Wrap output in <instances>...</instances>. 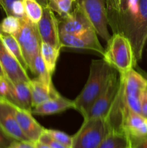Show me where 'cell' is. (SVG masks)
Listing matches in <instances>:
<instances>
[{
  "label": "cell",
  "mask_w": 147,
  "mask_h": 148,
  "mask_svg": "<svg viewBox=\"0 0 147 148\" xmlns=\"http://www.w3.org/2000/svg\"><path fill=\"white\" fill-rule=\"evenodd\" d=\"M125 103L135 112L141 114V96L147 89V80L142 74L133 69L120 75Z\"/></svg>",
  "instance_id": "cell-7"
},
{
  "label": "cell",
  "mask_w": 147,
  "mask_h": 148,
  "mask_svg": "<svg viewBox=\"0 0 147 148\" xmlns=\"http://www.w3.org/2000/svg\"><path fill=\"white\" fill-rule=\"evenodd\" d=\"M61 49L53 47L51 45L45 42L41 43L40 47V54L44 62L46 69L50 75H52L56 69V62L59 58Z\"/></svg>",
  "instance_id": "cell-20"
},
{
  "label": "cell",
  "mask_w": 147,
  "mask_h": 148,
  "mask_svg": "<svg viewBox=\"0 0 147 148\" xmlns=\"http://www.w3.org/2000/svg\"><path fill=\"white\" fill-rule=\"evenodd\" d=\"M14 140L0 129V148H9Z\"/></svg>",
  "instance_id": "cell-30"
},
{
  "label": "cell",
  "mask_w": 147,
  "mask_h": 148,
  "mask_svg": "<svg viewBox=\"0 0 147 148\" xmlns=\"http://www.w3.org/2000/svg\"><path fill=\"white\" fill-rule=\"evenodd\" d=\"M122 129L129 138H138L147 135V119L135 112L125 103L122 118Z\"/></svg>",
  "instance_id": "cell-14"
},
{
  "label": "cell",
  "mask_w": 147,
  "mask_h": 148,
  "mask_svg": "<svg viewBox=\"0 0 147 148\" xmlns=\"http://www.w3.org/2000/svg\"><path fill=\"white\" fill-rule=\"evenodd\" d=\"M4 97L2 96V95H1V89H0V98H3Z\"/></svg>",
  "instance_id": "cell-38"
},
{
  "label": "cell",
  "mask_w": 147,
  "mask_h": 148,
  "mask_svg": "<svg viewBox=\"0 0 147 148\" xmlns=\"http://www.w3.org/2000/svg\"><path fill=\"white\" fill-rule=\"evenodd\" d=\"M45 131L54 140L58 141L59 143H61L63 145L66 146L69 148H71L72 145V137L68 135L67 134L63 132L55 130H47L45 129Z\"/></svg>",
  "instance_id": "cell-26"
},
{
  "label": "cell",
  "mask_w": 147,
  "mask_h": 148,
  "mask_svg": "<svg viewBox=\"0 0 147 148\" xmlns=\"http://www.w3.org/2000/svg\"><path fill=\"white\" fill-rule=\"evenodd\" d=\"M113 69L104 59L92 61L87 81L82 92L74 101V109L83 117L105 89Z\"/></svg>",
  "instance_id": "cell-2"
},
{
  "label": "cell",
  "mask_w": 147,
  "mask_h": 148,
  "mask_svg": "<svg viewBox=\"0 0 147 148\" xmlns=\"http://www.w3.org/2000/svg\"><path fill=\"white\" fill-rule=\"evenodd\" d=\"M42 42L51 45L57 49H61L59 38V21L53 11L48 7H43V14L37 24Z\"/></svg>",
  "instance_id": "cell-11"
},
{
  "label": "cell",
  "mask_w": 147,
  "mask_h": 148,
  "mask_svg": "<svg viewBox=\"0 0 147 148\" xmlns=\"http://www.w3.org/2000/svg\"><path fill=\"white\" fill-rule=\"evenodd\" d=\"M107 43L103 59L120 75L126 73L136 66L131 42L123 33H113Z\"/></svg>",
  "instance_id": "cell-3"
},
{
  "label": "cell",
  "mask_w": 147,
  "mask_h": 148,
  "mask_svg": "<svg viewBox=\"0 0 147 148\" xmlns=\"http://www.w3.org/2000/svg\"><path fill=\"white\" fill-rule=\"evenodd\" d=\"M29 85L31 92L33 108L59 95L53 85H46L37 77L30 79Z\"/></svg>",
  "instance_id": "cell-18"
},
{
  "label": "cell",
  "mask_w": 147,
  "mask_h": 148,
  "mask_svg": "<svg viewBox=\"0 0 147 148\" xmlns=\"http://www.w3.org/2000/svg\"><path fill=\"white\" fill-rule=\"evenodd\" d=\"M98 148H130L129 137L122 130L110 129Z\"/></svg>",
  "instance_id": "cell-19"
},
{
  "label": "cell",
  "mask_w": 147,
  "mask_h": 148,
  "mask_svg": "<svg viewBox=\"0 0 147 148\" xmlns=\"http://www.w3.org/2000/svg\"><path fill=\"white\" fill-rule=\"evenodd\" d=\"M61 22H59V33L77 34L84 30L92 27L87 17L85 16L76 3L74 8L70 14L66 17H61Z\"/></svg>",
  "instance_id": "cell-15"
},
{
  "label": "cell",
  "mask_w": 147,
  "mask_h": 148,
  "mask_svg": "<svg viewBox=\"0 0 147 148\" xmlns=\"http://www.w3.org/2000/svg\"><path fill=\"white\" fill-rule=\"evenodd\" d=\"M1 39H2L3 43H4V46L7 48V50L10 51V53L12 56H14L17 59V61L20 62L23 69H25L26 71L29 70L28 66L26 63L24 56H23L21 48H20V45H19L18 42L16 40L15 38L11 35L2 34Z\"/></svg>",
  "instance_id": "cell-21"
},
{
  "label": "cell",
  "mask_w": 147,
  "mask_h": 148,
  "mask_svg": "<svg viewBox=\"0 0 147 148\" xmlns=\"http://www.w3.org/2000/svg\"><path fill=\"white\" fill-rule=\"evenodd\" d=\"M24 12L27 18L37 24L43 14V7L37 0H22Z\"/></svg>",
  "instance_id": "cell-23"
},
{
  "label": "cell",
  "mask_w": 147,
  "mask_h": 148,
  "mask_svg": "<svg viewBox=\"0 0 147 148\" xmlns=\"http://www.w3.org/2000/svg\"><path fill=\"white\" fill-rule=\"evenodd\" d=\"M59 38L61 47L93 51L102 56L105 54V49L101 46L97 34L92 27L77 34L59 33Z\"/></svg>",
  "instance_id": "cell-9"
},
{
  "label": "cell",
  "mask_w": 147,
  "mask_h": 148,
  "mask_svg": "<svg viewBox=\"0 0 147 148\" xmlns=\"http://www.w3.org/2000/svg\"><path fill=\"white\" fill-rule=\"evenodd\" d=\"M35 145H36V148H51L49 147L48 145L46 144H43V143H40V142H37L35 143Z\"/></svg>",
  "instance_id": "cell-34"
},
{
  "label": "cell",
  "mask_w": 147,
  "mask_h": 148,
  "mask_svg": "<svg viewBox=\"0 0 147 148\" xmlns=\"http://www.w3.org/2000/svg\"><path fill=\"white\" fill-rule=\"evenodd\" d=\"M70 108L74 109V101L65 98L59 94L58 96L33 107L31 112L36 115H52L63 112Z\"/></svg>",
  "instance_id": "cell-17"
},
{
  "label": "cell",
  "mask_w": 147,
  "mask_h": 148,
  "mask_svg": "<svg viewBox=\"0 0 147 148\" xmlns=\"http://www.w3.org/2000/svg\"><path fill=\"white\" fill-rule=\"evenodd\" d=\"M14 106L16 119L23 134L30 141L38 142L45 128L33 118L31 111Z\"/></svg>",
  "instance_id": "cell-16"
},
{
  "label": "cell",
  "mask_w": 147,
  "mask_h": 148,
  "mask_svg": "<svg viewBox=\"0 0 147 148\" xmlns=\"http://www.w3.org/2000/svg\"><path fill=\"white\" fill-rule=\"evenodd\" d=\"M109 130L106 118L84 119L82 127L72 137L71 148H98Z\"/></svg>",
  "instance_id": "cell-4"
},
{
  "label": "cell",
  "mask_w": 147,
  "mask_h": 148,
  "mask_svg": "<svg viewBox=\"0 0 147 148\" xmlns=\"http://www.w3.org/2000/svg\"><path fill=\"white\" fill-rule=\"evenodd\" d=\"M1 88V92L4 98L22 109L32 111V96L29 82H12L7 77Z\"/></svg>",
  "instance_id": "cell-10"
},
{
  "label": "cell",
  "mask_w": 147,
  "mask_h": 148,
  "mask_svg": "<svg viewBox=\"0 0 147 148\" xmlns=\"http://www.w3.org/2000/svg\"></svg>",
  "instance_id": "cell-41"
},
{
  "label": "cell",
  "mask_w": 147,
  "mask_h": 148,
  "mask_svg": "<svg viewBox=\"0 0 147 148\" xmlns=\"http://www.w3.org/2000/svg\"><path fill=\"white\" fill-rule=\"evenodd\" d=\"M0 127L12 139L17 141L29 140L23 134L15 116L14 106L6 98H0Z\"/></svg>",
  "instance_id": "cell-12"
},
{
  "label": "cell",
  "mask_w": 147,
  "mask_h": 148,
  "mask_svg": "<svg viewBox=\"0 0 147 148\" xmlns=\"http://www.w3.org/2000/svg\"><path fill=\"white\" fill-rule=\"evenodd\" d=\"M17 0H0V5L4 10L7 16H11L12 9L13 5Z\"/></svg>",
  "instance_id": "cell-31"
},
{
  "label": "cell",
  "mask_w": 147,
  "mask_h": 148,
  "mask_svg": "<svg viewBox=\"0 0 147 148\" xmlns=\"http://www.w3.org/2000/svg\"><path fill=\"white\" fill-rule=\"evenodd\" d=\"M76 0H48V6L61 17H64L72 12Z\"/></svg>",
  "instance_id": "cell-24"
},
{
  "label": "cell",
  "mask_w": 147,
  "mask_h": 148,
  "mask_svg": "<svg viewBox=\"0 0 147 148\" xmlns=\"http://www.w3.org/2000/svg\"><path fill=\"white\" fill-rule=\"evenodd\" d=\"M128 0H120V14H119V15H118V17H119L120 15H121V14H123V13H125V11L127 10V7H128ZM117 19H118V18H117ZM115 22H116V21H115ZM115 24H114V25H115ZM114 25L112 26V27H114Z\"/></svg>",
  "instance_id": "cell-33"
},
{
  "label": "cell",
  "mask_w": 147,
  "mask_h": 148,
  "mask_svg": "<svg viewBox=\"0 0 147 148\" xmlns=\"http://www.w3.org/2000/svg\"><path fill=\"white\" fill-rule=\"evenodd\" d=\"M118 71L114 69L106 87L89 108L84 119L96 117L106 118L119 89L120 77L119 79L118 78Z\"/></svg>",
  "instance_id": "cell-8"
},
{
  "label": "cell",
  "mask_w": 147,
  "mask_h": 148,
  "mask_svg": "<svg viewBox=\"0 0 147 148\" xmlns=\"http://www.w3.org/2000/svg\"><path fill=\"white\" fill-rule=\"evenodd\" d=\"M0 63L6 77L13 83L17 82H29L31 79L27 71L23 69L17 59L7 50L1 38H0Z\"/></svg>",
  "instance_id": "cell-13"
},
{
  "label": "cell",
  "mask_w": 147,
  "mask_h": 148,
  "mask_svg": "<svg viewBox=\"0 0 147 148\" xmlns=\"http://www.w3.org/2000/svg\"><path fill=\"white\" fill-rule=\"evenodd\" d=\"M31 72L35 75L37 78L45 82L46 85H50V86L53 85L51 80L52 75H50L48 71L46 69V66L42 59L40 53H39L35 59Z\"/></svg>",
  "instance_id": "cell-22"
},
{
  "label": "cell",
  "mask_w": 147,
  "mask_h": 148,
  "mask_svg": "<svg viewBox=\"0 0 147 148\" xmlns=\"http://www.w3.org/2000/svg\"><path fill=\"white\" fill-rule=\"evenodd\" d=\"M20 20V30L13 36L18 42L29 70L31 72L35 59L40 53L42 40L37 24L33 23L27 17Z\"/></svg>",
  "instance_id": "cell-5"
},
{
  "label": "cell",
  "mask_w": 147,
  "mask_h": 148,
  "mask_svg": "<svg viewBox=\"0 0 147 148\" xmlns=\"http://www.w3.org/2000/svg\"><path fill=\"white\" fill-rule=\"evenodd\" d=\"M39 3L42 5V7H45V6L48 5V0H37Z\"/></svg>",
  "instance_id": "cell-36"
},
{
  "label": "cell",
  "mask_w": 147,
  "mask_h": 148,
  "mask_svg": "<svg viewBox=\"0 0 147 148\" xmlns=\"http://www.w3.org/2000/svg\"><path fill=\"white\" fill-rule=\"evenodd\" d=\"M5 77H6L5 74H4V70H3L2 69V66H1V63H0V79H4V78Z\"/></svg>",
  "instance_id": "cell-35"
},
{
  "label": "cell",
  "mask_w": 147,
  "mask_h": 148,
  "mask_svg": "<svg viewBox=\"0 0 147 148\" xmlns=\"http://www.w3.org/2000/svg\"><path fill=\"white\" fill-rule=\"evenodd\" d=\"M35 143L30 140H25V141L14 140L9 148H36Z\"/></svg>",
  "instance_id": "cell-29"
},
{
  "label": "cell",
  "mask_w": 147,
  "mask_h": 148,
  "mask_svg": "<svg viewBox=\"0 0 147 148\" xmlns=\"http://www.w3.org/2000/svg\"><path fill=\"white\" fill-rule=\"evenodd\" d=\"M38 142L43 143V144L47 145H48L49 147L51 148H69L68 147H66V146L63 145L61 143L56 141L53 138H52L45 130L43 134H42V135L40 136Z\"/></svg>",
  "instance_id": "cell-27"
},
{
  "label": "cell",
  "mask_w": 147,
  "mask_h": 148,
  "mask_svg": "<svg viewBox=\"0 0 147 148\" xmlns=\"http://www.w3.org/2000/svg\"><path fill=\"white\" fill-rule=\"evenodd\" d=\"M1 36H2V33H1V29H0V38H1Z\"/></svg>",
  "instance_id": "cell-39"
},
{
  "label": "cell",
  "mask_w": 147,
  "mask_h": 148,
  "mask_svg": "<svg viewBox=\"0 0 147 148\" xmlns=\"http://www.w3.org/2000/svg\"><path fill=\"white\" fill-rule=\"evenodd\" d=\"M20 28V20L14 16H7L0 24V29L4 35L14 36Z\"/></svg>",
  "instance_id": "cell-25"
},
{
  "label": "cell",
  "mask_w": 147,
  "mask_h": 148,
  "mask_svg": "<svg viewBox=\"0 0 147 148\" xmlns=\"http://www.w3.org/2000/svg\"><path fill=\"white\" fill-rule=\"evenodd\" d=\"M112 30L113 33L120 32L128 38L138 62L147 40V0H139V9L135 14L125 12L120 15Z\"/></svg>",
  "instance_id": "cell-1"
},
{
  "label": "cell",
  "mask_w": 147,
  "mask_h": 148,
  "mask_svg": "<svg viewBox=\"0 0 147 148\" xmlns=\"http://www.w3.org/2000/svg\"><path fill=\"white\" fill-rule=\"evenodd\" d=\"M141 114L147 119V89L143 92L141 96Z\"/></svg>",
  "instance_id": "cell-32"
},
{
  "label": "cell",
  "mask_w": 147,
  "mask_h": 148,
  "mask_svg": "<svg viewBox=\"0 0 147 148\" xmlns=\"http://www.w3.org/2000/svg\"><path fill=\"white\" fill-rule=\"evenodd\" d=\"M130 148H147V135L138 138H129Z\"/></svg>",
  "instance_id": "cell-28"
},
{
  "label": "cell",
  "mask_w": 147,
  "mask_h": 148,
  "mask_svg": "<svg viewBox=\"0 0 147 148\" xmlns=\"http://www.w3.org/2000/svg\"><path fill=\"white\" fill-rule=\"evenodd\" d=\"M76 3L87 17L97 34L108 42L111 36L108 31L107 0H76Z\"/></svg>",
  "instance_id": "cell-6"
},
{
  "label": "cell",
  "mask_w": 147,
  "mask_h": 148,
  "mask_svg": "<svg viewBox=\"0 0 147 148\" xmlns=\"http://www.w3.org/2000/svg\"><path fill=\"white\" fill-rule=\"evenodd\" d=\"M0 129H1V127H0Z\"/></svg>",
  "instance_id": "cell-40"
},
{
  "label": "cell",
  "mask_w": 147,
  "mask_h": 148,
  "mask_svg": "<svg viewBox=\"0 0 147 148\" xmlns=\"http://www.w3.org/2000/svg\"><path fill=\"white\" fill-rule=\"evenodd\" d=\"M142 75H144V77H145L146 79V80H147V74L144 73V74H142Z\"/></svg>",
  "instance_id": "cell-37"
}]
</instances>
